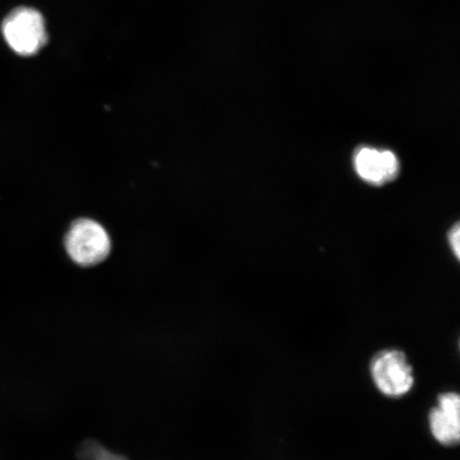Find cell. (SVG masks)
Here are the masks:
<instances>
[{"mask_svg":"<svg viewBox=\"0 0 460 460\" xmlns=\"http://www.w3.org/2000/svg\"><path fill=\"white\" fill-rule=\"evenodd\" d=\"M5 42L17 55L29 57L38 53L48 42L41 13L32 8H17L3 22Z\"/></svg>","mask_w":460,"mask_h":460,"instance_id":"cell-1","label":"cell"},{"mask_svg":"<svg viewBox=\"0 0 460 460\" xmlns=\"http://www.w3.org/2000/svg\"><path fill=\"white\" fill-rule=\"evenodd\" d=\"M68 256L80 266L99 264L108 257L111 241L105 228L92 220L75 222L66 238Z\"/></svg>","mask_w":460,"mask_h":460,"instance_id":"cell-2","label":"cell"},{"mask_svg":"<svg viewBox=\"0 0 460 460\" xmlns=\"http://www.w3.org/2000/svg\"><path fill=\"white\" fill-rule=\"evenodd\" d=\"M371 376L381 393L389 398L405 395L415 385L412 367L406 355L398 349H385L374 356Z\"/></svg>","mask_w":460,"mask_h":460,"instance_id":"cell-3","label":"cell"},{"mask_svg":"<svg viewBox=\"0 0 460 460\" xmlns=\"http://www.w3.org/2000/svg\"><path fill=\"white\" fill-rule=\"evenodd\" d=\"M429 429L434 438L444 446H456L460 439V398L456 393L442 394L438 404L430 411Z\"/></svg>","mask_w":460,"mask_h":460,"instance_id":"cell-4","label":"cell"},{"mask_svg":"<svg viewBox=\"0 0 460 460\" xmlns=\"http://www.w3.org/2000/svg\"><path fill=\"white\" fill-rule=\"evenodd\" d=\"M354 165L359 177L374 185L393 181L400 170L399 160L393 152L371 147L360 148L356 153Z\"/></svg>","mask_w":460,"mask_h":460,"instance_id":"cell-5","label":"cell"},{"mask_svg":"<svg viewBox=\"0 0 460 460\" xmlns=\"http://www.w3.org/2000/svg\"><path fill=\"white\" fill-rule=\"evenodd\" d=\"M459 226L456 224V227L452 229V232L450 234V243L451 246L453 247L454 252H456V255L457 258H459Z\"/></svg>","mask_w":460,"mask_h":460,"instance_id":"cell-6","label":"cell"}]
</instances>
